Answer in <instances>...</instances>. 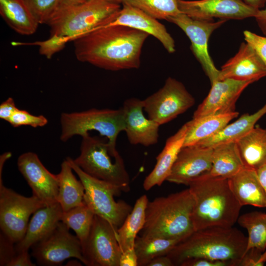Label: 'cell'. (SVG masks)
I'll list each match as a JSON object with an SVG mask.
<instances>
[{"label": "cell", "instance_id": "obj_3", "mask_svg": "<svg viewBox=\"0 0 266 266\" xmlns=\"http://www.w3.org/2000/svg\"><path fill=\"white\" fill-rule=\"evenodd\" d=\"M188 186L194 200L195 230L212 226L231 227L237 222L242 206L233 193L228 178L207 173Z\"/></svg>", "mask_w": 266, "mask_h": 266}, {"label": "cell", "instance_id": "obj_48", "mask_svg": "<svg viewBox=\"0 0 266 266\" xmlns=\"http://www.w3.org/2000/svg\"><path fill=\"white\" fill-rule=\"evenodd\" d=\"M88 0H62L60 8L65 6L77 5L84 3Z\"/></svg>", "mask_w": 266, "mask_h": 266}, {"label": "cell", "instance_id": "obj_46", "mask_svg": "<svg viewBox=\"0 0 266 266\" xmlns=\"http://www.w3.org/2000/svg\"><path fill=\"white\" fill-rule=\"evenodd\" d=\"M256 171L260 182L266 195V165L262 166Z\"/></svg>", "mask_w": 266, "mask_h": 266}, {"label": "cell", "instance_id": "obj_49", "mask_svg": "<svg viewBox=\"0 0 266 266\" xmlns=\"http://www.w3.org/2000/svg\"><path fill=\"white\" fill-rule=\"evenodd\" d=\"M266 262V251L265 250L261 255L256 266H264Z\"/></svg>", "mask_w": 266, "mask_h": 266}, {"label": "cell", "instance_id": "obj_39", "mask_svg": "<svg viewBox=\"0 0 266 266\" xmlns=\"http://www.w3.org/2000/svg\"><path fill=\"white\" fill-rule=\"evenodd\" d=\"M2 232L0 235V266H7L10 261L16 255L17 252L13 244Z\"/></svg>", "mask_w": 266, "mask_h": 266}, {"label": "cell", "instance_id": "obj_9", "mask_svg": "<svg viewBox=\"0 0 266 266\" xmlns=\"http://www.w3.org/2000/svg\"><path fill=\"white\" fill-rule=\"evenodd\" d=\"M0 170V227L2 233L15 243L24 236L30 216L45 206L37 198L23 196L2 183Z\"/></svg>", "mask_w": 266, "mask_h": 266}, {"label": "cell", "instance_id": "obj_10", "mask_svg": "<svg viewBox=\"0 0 266 266\" xmlns=\"http://www.w3.org/2000/svg\"><path fill=\"white\" fill-rule=\"evenodd\" d=\"M195 102V99L184 85L170 77L161 89L143 100V110L148 117L160 126L183 113Z\"/></svg>", "mask_w": 266, "mask_h": 266}, {"label": "cell", "instance_id": "obj_18", "mask_svg": "<svg viewBox=\"0 0 266 266\" xmlns=\"http://www.w3.org/2000/svg\"><path fill=\"white\" fill-rule=\"evenodd\" d=\"M124 116L125 130L132 145L149 146L156 144L160 126L143 113V100L135 98L126 100L122 107Z\"/></svg>", "mask_w": 266, "mask_h": 266}, {"label": "cell", "instance_id": "obj_29", "mask_svg": "<svg viewBox=\"0 0 266 266\" xmlns=\"http://www.w3.org/2000/svg\"><path fill=\"white\" fill-rule=\"evenodd\" d=\"M244 167L236 143L213 148L212 166L208 173L211 175L229 179Z\"/></svg>", "mask_w": 266, "mask_h": 266}, {"label": "cell", "instance_id": "obj_30", "mask_svg": "<svg viewBox=\"0 0 266 266\" xmlns=\"http://www.w3.org/2000/svg\"><path fill=\"white\" fill-rule=\"evenodd\" d=\"M148 201L146 195L140 196L122 225L117 229V239L122 252L134 248L137 233L145 224Z\"/></svg>", "mask_w": 266, "mask_h": 266}, {"label": "cell", "instance_id": "obj_21", "mask_svg": "<svg viewBox=\"0 0 266 266\" xmlns=\"http://www.w3.org/2000/svg\"><path fill=\"white\" fill-rule=\"evenodd\" d=\"M63 213L58 202L35 211L29 222L24 236L15 245L16 252L29 251L33 245L48 235L61 221Z\"/></svg>", "mask_w": 266, "mask_h": 266}, {"label": "cell", "instance_id": "obj_37", "mask_svg": "<svg viewBox=\"0 0 266 266\" xmlns=\"http://www.w3.org/2000/svg\"><path fill=\"white\" fill-rule=\"evenodd\" d=\"M8 122L13 127L29 126L37 128L45 126L48 120L43 115H33L26 110L18 108Z\"/></svg>", "mask_w": 266, "mask_h": 266}, {"label": "cell", "instance_id": "obj_32", "mask_svg": "<svg viewBox=\"0 0 266 266\" xmlns=\"http://www.w3.org/2000/svg\"><path fill=\"white\" fill-rule=\"evenodd\" d=\"M179 241L176 239L137 236L134 249L137 257V266H147L153 259L167 255Z\"/></svg>", "mask_w": 266, "mask_h": 266}, {"label": "cell", "instance_id": "obj_23", "mask_svg": "<svg viewBox=\"0 0 266 266\" xmlns=\"http://www.w3.org/2000/svg\"><path fill=\"white\" fill-rule=\"evenodd\" d=\"M228 180L233 193L242 206L266 207V193L256 170L244 167Z\"/></svg>", "mask_w": 266, "mask_h": 266}, {"label": "cell", "instance_id": "obj_51", "mask_svg": "<svg viewBox=\"0 0 266 266\" xmlns=\"http://www.w3.org/2000/svg\"><path fill=\"white\" fill-rule=\"evenodd\" d=\"M108 1L117 4H122L123 0H107Z\"/></svg>", "mask_w": 266, "mask_h": 266}, {"label": "cell", "instance_id": "obj_20", "mask_svg": "<svg viewBox=\"0 0 266 266\" xmlns=\"http://www.w3.org/2000/svg\"><path fill=\"white\" fill-rule=\"evenodd\" d=\"M266 76V66L247 43L241 44L238 52L220 70L218 80L233 79L255 82Z\"/></svg>", "mask_w": 266, "mask_h": 266}, {"label": "cell", "instance_id": "obj_1", "mask_svg": "<svg viewBox=\"0 0 266 266\" xmlns=\"http://www.w3.org/2000/svg\"><path fill=\"white\" fill-rule=\"evenodd\" d=\"M149 35L138 30L115 25L94 30L72 41L80 62L117 71L139 68L142 48Z\"/></svg>", "mask_w": 266, "mask_h": 266}, {"label": "cell", "instance_id": "obj_43", "mask_svg": "<svg viewBox=\"0 0 266 266\" xmlns=\"http://www.w3.org/2000/svg\"><path fill=\"white\" fill-rule=\"evenodd\" d=\"M137 266V257L134 248L122 252L120 259L119 266Z\"/></svg>", "mask_w": 266, "mask_h": 266}, {"label": "cell", "instance_id": "obj_45", "mask_svg": "<svg viewBox=\"0 0 266 266\" xmlns=\"http://www.w3.org/2000/svg\"><path fill=\"white\" fill-rule=\"evenodd\" d=\"M255 18L262 32L266 36V7L264 9H259Z\"/></svg>", "mask_w": 266, "mask_h": 266}, {"label": "cell", "instance_id": "obj_33", "mask_svg": "<svg viewBox=\"0 0 266 266\" xmlns=\"http://www.w3.org/2000/svg\"><path fill=\"white\" fill-rule=\"evenodd\" d=\"M95 215L85 203L63 212L62 214L61 221L74 231L82 247L89 234Z\"/></svg>", "mask_w": 266, "mask_h": 266}, {"label": "cell", "instance_id": "obj_25", "mask_svg": "<svg viewBox=\"0 0 266 266\" xmlns=\"http://www.w3.org/2000/svg\"><path fill=\"white\" fill-rule=\"evenodd\" d=\"M0 15L11 29L21 35L34 33L39 25L24 0H0Z\"/></svg>", "mask_w": 266, "mask_h": 266}, {"label": "cell", "instance_id": "obj_4", "mask_svg": "<svg viewBox=\"0 0 266 266\" xmlns=\"http://www.w3.org/2000/svg\"><path fill=\"white\" fill-rule=\"evenodd\" d=\"M194 205L189 188L148 201L141 236L182 240L195 231Z\"/></svg>", "mask_w": 266, "mask_h": 266}, {"label": "cell", "instance_id": "obj_15", "mask_svg": "<svg viewBox=\"0 0 266 266\" xmlns=\"http://www.w3.org/2000/svg\"><path fill=\"white\" fill-rule=\"evenodd\" d=\"M17 164L19 171L32 189L33 195L39 199L45 206L58 202L57 174L47 170L35 153H23L18 157Z\"/></svg>", "mask_w": 266, "mask_h": 266}, {"label": "cell", "instance_id": "obj_50", "mask_svg": "<svg viewBox=\"0 0 266 266\" xmlns=\"http://www.w3.org/2000/svg\"><path fill=\"white\" fill-rule=\"evenodd\" d=\"M67 265L69 266H81V265L79 262H78L77 261L73 260V261H70L67 263Z\"/></svg>", "mask_w": 266, "mask_h": 266}, {"label": "cell", "instance_id": "obj_28", "mask_svg": "<svg viewBox=\"0 0 266 266\" xmlns=\"http://www.w3.org/2000/svg\"><path fill=\"white\" fill-rule=\"evenodd\" d=\"M236 143L245 167L257 170L266 165V129L254 127Z\"/></svg>", "mask_w": 266, "mask_h": 266}, {"label": "cell", "instance_id": "obj_47", "mask_svg": "<svg viewBox=\"0 0 266 266\" xmlns=\"http://www.w3.org/2000/svg\"><path fill=\"white\" fill-rule=\"evenodd\" d=\"M249 5L260 9L265 5L266 0H243Z\"/></svg>", "mask_w": 266, "mask_h": 266}, {"label": "cell", "instance_id": "obj_11", "mask_svg": "<svg viewBox=\"0 0 266 266\" xmlns=\"http://www.w3.org/2000/svg\"><path fill=\"white\" fill-rule=\"evenodd\" d=\"M117 229L105 219L95 215L89 234L82 246L86 265L119 266L122 251L117 239Z\"/></svg>", "mask_w": 266, "mask_h": 266}, {"label": "cell", "instance_id": "obj_42", "mask_svg": "<svg viewBox=\"0 0 266 266\" xmlns=\"http://www.w3.org/2000/svg\"><path fill=\"white\" fill-rule=\"evenodd\" d=\"M28 251L18 252L10 261L7 266H34Z\"/></svg>", "mask_w": 266, "mask_h": 266}, {"label": "cell", "instance_id": "obj_31", "mask_svg": "<svg viewBox=\"0 0 266 266\" xmlns=\"http://www.w3.org/2000/svg\"><path fill=\"white\" fill-rule=\"evenodd\" d=\"M237 222L248 233L246 252L250 249L260 253L264 252L266 249V213L261 211L247 212L240 215Z\"/></svg>", "mask_w": 266, "mask_h": 266}, {"label": "cell", "instance_id": "obj_17", "mask_svg": "<svg viewBox=\"0 0 266 266\" xmlns=\"http://www.w3.org/2000/svg\"><path fill=\"white\" fill-rule=\"evenodd\" d=\"M251 81L233 79L218 80L211 83V89L194 113L193 118L235 111V103Z\"/></svg>", "mask_w": 266, "mask_h": 266}, {"label": "cell", "instance_id": "obj_24", "mask_svg": "<svg viewBox=\"0 0 266 266\" xmlns=\"http://www.w3.org/2000/svg\"><path fill=\"white\" fill-rule=\"evenodd\" d=\"M238 114L235 111L193 118L186 123L187 131L183 147L196 145L215 135Z\"/></svg>", "mask_w": 266, "mask_h": 266}, {"label": "cell", "instance_id": "obj_38", "mask_svg": "<svg viewBox=\"0 0 266 266\" xmlns=\"http://www.w3.org/2000/svg\"><path fill=\"white\" fill-rule=\"evenodd\" d=\"M244 39L256 52L266 66V36L256 34L249 31L243 32Z\"/></svg>", "mask_w": 266, "mask_h": 266}, {"label": "cell", "instance_id": "obj_34", "mask_svg": "<svg viewBox=\"0 0 266 266\" xmlns=\"http://www.w3.org/2000/svg\"><path fill=\"white\" fill-rule=\"evenodd\" d=\"M123 3L137 8L157 20H166L181 13L178 0H123Z\"/></svg>", "mask_w": 266, "mask_h": 266}, {"label": "cell", "instance_id": "obj_36", "mask_svg": "<svg viewBox=\"0 0 266 266\" xmlns=\"http://www.w3.org/2000/svg\"><path fill=\"white\" fill-rule=\"evenodd\" d=\"M69 41L70 40L67 37L53 35H50L49 38L44 41H35L30 43L13 42V44H24L37 45L39 47V53L49 59L55 54L62 50Z\"/></svg>", "mask_w": 266, "mask_h": 266}, {"label": "cell", "instance_id": "obj_35", "mask_svg": "<svg viewBox=\"0 0 266 266\" xmlns=\"http://www.w3.org/2000/svg\"><path fill=\"white\" fill-rule=\"evenodd\" d=\"M62 0H24L39 24L47 25L61 6Z\"/></svg>", "mask_w": 266, "mask_h": 266}, {"label": "cell", "instance_id": "obj_16", "mask_svg": "<svg viewBox=\"0 0 266 266\" xmlns=\"http://www.w3.org/2000/svg\"><path fill=\"white\" fill-rule=\"evenodd\" d=\"M212 152L213 148L198 145L183 147L166 181L188 186L195 179L209 172Z\"/></svg>", "mask_w": 266, "mask_h": 266}, {"label": "cell", "instance_id": "obj_8", "mask_svg": "<svg viewBox=\"0 0 266 266\" xmlns=\"http://www.w3.org/2000/svg\"><path fill=\"white\" fill-rule=\"evenodd\" d=\"M66 159L84 185V203L95 215L105 219L118 229L133 209L126 201L115 200L114 197L122 192L120 188L89 175L75 164L72 159Z\"/></svg>", "mask_w": 266, "mask_h": 266}, {"label": "cell", "instance_id": "obj_22", "mask_svg": "<svg viewBox=\"0 0 266 266\" xmlns=\"http://www.w3.org/2000/svg\"><path fill=\"white\" fill-rule=\"evenodd\" d=\"M186 131L185 123L167 139L164 148L156 158V164L153 169L144 180L143 187L145 190L148 191L155 186H160L166 180L183 146Z\"/></svg>", "mask_w": 266, "mask_h": 266}, {"label": "cell", "instance_id": "obj_7", "mask_svg": "<svg viewBox=\"0 0 266 266\" xmlns=\"http://www.w3.org/2000/svg\"><path fill=\"white\" fill-rule=\"evenodd\" d=\"M60 123V139L63 142L75 135L82 137L89 132L95 131L116 147L119 134L125 130L122 107L118 109L92 108L81 112L62 113Z\"/></svg>", "mask_w": 266, "mask_h": 266}, {"label": "cell", "instance_id": "obj_26", "mask_svg": "<svg viewBox=\"0 0 266 266\" xmlns=\"http://www.w3.org/2000/svg\"><path fill=\"white\" fill-rule=\"evenodd\" d=\"M266 114V104L252 114L242 115L234 122L227 124L215 135L196 145L203 147L214 148L219 145L236 142L255 127L257 122Z\"/></svg>", "mask_w": 266, "mask_h": 266}, {"label": "cell", "instance_id": "obj_13", "mask_svg": "<svg viewBox=\"0 0 266 266\" xmlns=\"http://www.w3.org/2000/svg\"><path fill=\"white\" fill-rule=\"evenodd\" d=\"M166 21L178 26L186 33L191 42V50L200 64L211 83L218 80L220 70L217 69L208 52V43L212 32L220 27L226 20H197L181 13L169 17Z\"/></svg>", "mask_w": 266, "mask_h": 266}, {"label": "cell", "instance_id": "obj_5", "mask_svg": "<svg viewBox=\"0 0 266 266\" xmlns=\"http://www.w3.org/2000/svg\"><path fill=\"white\" fill-rule=\"evenodd\" d=\"M107 0H89L77 5L60 8L47 25L50 35L76 37L111 22L121 8Z\"/></svg>", "mask_w": 266, "mask_h": 266}, {"label": "cell", "instance_id": "obj_41", "mask_svg": "<svg viewBox=\"0 0 266 266\" xmlns=\"http://www.w3.org/2000/svg\"><path fill=\"white\" fill-rule=\"evenodd\" d=\"M18 109L13 99L8 98L0 104V118L8 122Z\"/></svg>", "mask_w": 266, "mask_h": 266}, {"label": "cell", "instance_id": "obj_6", "mask_svg": "<svg viewBox=\"0 0 266 266\" xmlns=\"http://www.w3.org/2000/svg\"><path fill=\"white\" fill-rule=\"evenodd\" d=\"M79 155L73 162L96 178L111 183L124 192L130 190V178L116 147L103 138L88 133L82 137Z\"/></svg>", "mask_w": 266, "mask_h": 266}, {"label": "cell", "instance_id": "obj_19", "mask_svg": "<svg viewBox=\"0 0 266 266\" xmlns=\"http://www.w3.org/2000/svg\"><path fill=\"white\" fill-rule=\"evenodd\" d=\"M122 4L114 19L104 27L120 25L139 30L157 38L168 53L174 52V39L164 25L137 8Z\"/></svg>", "mask_w": 266, "mask_h": 266}, {"label": "cell", "instance_id": "obj_44", "mask_svg": "<svg viewBox=\"0 0 266 266\" xmlns=\"http://www.w3.org/2000/svg\"><path fill=\"white\" fill-rule=\"evenodd\" d=\"M171 260L167 255L157 257L148 264L147 266H173Z\"/></svg>", "mask_w": 266, "mask_h": 266}, {"label": "cell", "instance_id": "obj_27", "mask_svg": "<svg viewBox=\"0 0 266 266\" xmlns=\"http://www.w3.org/2000/svg\"><path fill=\"white\" fill-rule=\"evenodd\" d=\"M72 170L66 159L61 164V170L57 174L59 179L57 201L63 212H66L85 203L84 185L80 179H76Z\"/></svg>", "mask_w": 266, "mask_h": 266}, {"label": "cell", "instance_id": "obj_14", "mask_svg": "<svg viewBox=\"0 0 266 266\" xmlns=\"http://www.w3.org/2000/svg\"><path fill=\"white\" fill-rule=\"evenodd\" d=\"M178 4L181 13L197 20L243 19L255 17L259 10L243 0H178Z\"/></svg>", "mask_w": 266, "mask_h": 266}, {"label": "cell", "instance_id": "obj_2", "mask_svg": "<svg viewBox=\"0 0 266 266\" xmlns=\"http://www.w3.org/2000/svg\"><path fill=\"white\" fill-rule=\"evenodd\" d=\"M247 246V236L233 227L212 226L195 230L176 244L167 255L174 266L203 258L239 266Z\"/></svg>", "mask_w": 266, "mask_h": 266}, {"label": "cell", "instance_id": "obj_40", "mask_svg": "<svg viewBox=\"0 0 266 266\" xmlns=\"http://www.w3.org/2000/svg\"><path fill=\"white\" fill-rule=\"evenodd\" d=\"M180 266H230L224 261H213L203 258H194L183 262Z\"/></svg>", "mask_w": 266, "mask_h": 266}, {"label": "cell", "instance_id": "obj_12", "mask_svg": "<svg viewBox=\"0 0 266 266\" xmlns=\"http://www.w3.org/2000/svg\"><path fill=\"white\" fill-rule=\"evenodd\" d=\"M69 230L60 221L51 233L32 246V255L38 265L60 266L70 258H75L85 265L81 243Z\"/></svg>", "mask_w": 266, "mask_h": 266}]
</instances>
